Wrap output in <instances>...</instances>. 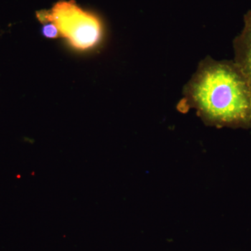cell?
Segmentation results:
<instances>
[{
	"mask_svg": "<svg viewBox=\"0 0 251 251\" xmlns=\"http://www.w3.org/2000/svg\"><path fill=\"white\" fill-rule=\"evenodd\" d=\"M184 100L206 123L229 128L251 127V93L234 61L206 57L184 87Z\"/></svg>",
	"mask_w": 251,
	"mask_h": 251,
	"instance_id": "6da1fadb",
	"label": "cell"
},
{
	"mask_svg": "<svg viewBox=\"0 0 251 251\" xmlns=\"http://www.w3.org/2000/svg\"><path fill=\"white\" fill-rule=\"evenodd\" d=\"M37 18L41 23L54 24L59 36L78 50L93 49L103 36V25L99 18L73 1H59L50 11L38 12Z\"/></svg>",
	"mask_w": 251,
	"mask_h": 251,
	"instance_id": "7a4b0ae2",
	"label": "cell"
},
{
	"mask_svg": "<svg viewBox=\"0 0 251 251\" xmlns=\"http://www.w3.org/2000/svg\"><path fill=\"white\" fill-rule=\"evenodd\" d=\"M244 27L233 41L234 62L247 81L251 93V10L244 16Z\"/></svg>",
	"mask_w": 251,
	"mask_h": 251,
	"instance_id": "3957f363",
	"label": "cell"
},
{
	"mask_svg": "<svg viewBox=\"0 0 251 251\" xmlns=\"http://www.w3.org/2000/svg\"><path fill=\"white\" fill-rule=\"evenodd\" d=\"M42 34L48 39H57L59 36L58 29L52 23H50L44 26Z\"/></svg>",
	"mask_w": 251,
	"mask_h": 251,
	"instance_id": "277c9868",
	"label": "cell"
}]
</instances>
